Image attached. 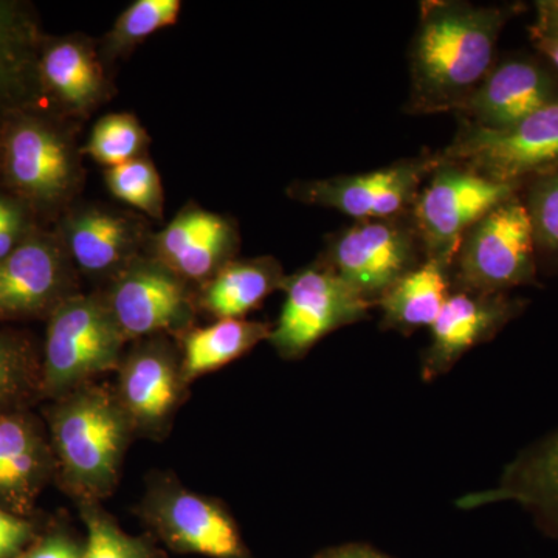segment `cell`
Here are the masks:
<instances>
[{
	"label": "cell",
	"mask_w": 558,
	"mask_h": 558,
	"mask_svg": "<svg viewBox=\"0 0 558 558\" xmlns=\"http://www.w3.org/2000/svg\"><path fill=\"white\" fill-rule=\"evenodd\" d=\"M271 326L252 319H216L204 328H191L180 333V365L183 381L199 379L215 373L252 351L263 340H269Z\"/></svg>",
	"instance_id": "obj_24"
},
{
	"label": "cell",
	"mask_w": 558,
	"mask_h": 558,
	"mask_svg": "<svg viewBox=\"0 0 558 558\" xmlns=\"http://www.w3.org/2000/svg\"><path fill=\"white\" fill-rule=\"evenodd\" d=\"M238 250L236 223L190 202L167 227L150 234L146 253L191 288L201 289L226 264L236 259Z\"/></svg>",
	"instance_id": "obj_16"
},
{
	"label": "cell",
	"mask_w": 558,
	"mask_h": 558,
	"mask_svg": "<svg viewBox=\"0 0 558 558\" xmlns=\"http://www.w3.org/2000/svg\"><path fill=\"white\" fill-rule=\"evenodd\" d=\"M457 269L461 292L508 293L537 282L534 233L519 194L468 231L459 245Z\"/></svg>",
	"instance_id": "obj_5"
},
{
	"label": "cell",
	"mask_w": 558,
	"mask_h": 558,
	"mask_svg": "<svg viewBox=\"0 0 558 558\" xmlns=\"http://www.w3.org/2000/svg\"><path fill=\"white\" fill-rule=\"evenodd\" d=\"M449 163L495 182L523 185L558 168V101L505 130L470 126L447 149Z\"/></svg>",
	"instance_id": "obj_8"
},
{
	"label": "cell",
	"mask_w": 558,
	"mask_h": 558,
	"mask_svg": "<svg viewBox=\"0 0 558 558\" xmlns=\"http://www.w3.org/2000/svg\"><path fill=\"white\" fill-rule=\"evenodd\" d=\"M83 157L72 121L44 108L0 117V189L27 204L44 226L78 202Z\"/></svg>",
	"instance_id": "obj_2"
},
{
	"label": "cell",
	"mask_w": 558,
	"mask_h": 558,
	"mask_svg": "<svg viewBox=\"0 0 558 558\" xmlns=\"http://www.w3.org/2000/svg\"><path fill=\"white\" fill-rule=\"evenodd\" d=\"M36 78L40 106L72 123L89 119L116 94L100 47L81 33L44 36Z\"/></svg>",
	"instance_id": "obj_13"
},
{
	"label": "cell",
	"mask_w": 558,
	"mask_h": 558,
	"mask_svg": "<svg viewBox=\"0 0 558 558\" xmlns=\"http://www.w3.org/2000/svg\"><path fill=\"white\" fill-rule=\"evenodd\" d=\"M281 290L284 304L269 341L284 359L304 357L328 333L365 318L373 306L323 264L286 277Z\"/></svg>",
	"instance_id": "obj_9"
},
{
	"label": "cell",
	"mask_w": 558,
	"mask_h": 558,
	"mask_svg": "<svg viewBox=\"0 0 558 558\" xmlns=\"http://www.w3.org/2000/svg\"><path fill=\"white\" fill-rule=\"evenodd\" d=\"M531 35L539 53L558 72V25L537 20L531 28Z\"/></svg>",
	"instance_id": "obj_35"
},
{
	"label": "cell",
	"mask_w": 558,
	"mask_h": 558,
	"mask_svg": "<svg viewBox=\"0 0 558 558\" xmlns=\"http://www.w3.org/2000/svg\"><path fill=\"white\" fill-rule=\"evenodd\" d=\"M78 277L54 230L40 227L0 260V323L49 318L80 293Z\"/></svg>",
	"instance_id": "obj_11"
},
{
	"label": "cell",
	"mask_w": 558,
	"mask_h": 558,
	"mask_svg": "<svg viewBox=\"0 0 558 558\" xmlns=\"http://www.w3.org/2000/svg\"><path fill=\"white\" fill-rule=\"evenodd\" d=\"M558 101V72L548 61L509 58L487 73L461 108L472 126L505 130Z\"/></svg>",
	"instance_id": "obj_18"
},
{
	"label": "cell",
	"mask_w": 558,
	"mask_h": 558,
	"mask_svg": "<svg viewBox=\"0 0 558 558\" xmlns=\"http://www.w3.org/2000/svg\"><path fill=\"white\" fill-rule=\"evenodd\" d=\"M182 11L180 0H137L113 22L98 44L106 64L123 60L154 33L171 27Z\"/></svg>",
	"instance_id": "obj_27"
},
{
	"label": "cell",
	"mask_w": 558,
	"mask_h": 558,
	"mask_svg": "<svg viewBox=\"0 0 558 558\" xmlns=\"http://www.w3.org/2000/svg\"><path fill=\"white\" fill-rule=\"evenodd\" d=\"M429 161H407L373 172L341 178L300 180L288 196L301 204L339 209L357 220L398 218L413 208Z\"/></svg>",
	"instance_id": "obj_15"
},
{
	"label": "cell",
	"mask_w": 558,
	"mask_h": 558,
	"mask_svg": "<svg viewBox=\"0 0 558 558\" xmlns=\"http://www.w3.org/2000/svg\"><path fill=\"white\" fill-rule=\"evenodd\" d=\"M44 226L27 204L0 189V260Z\"/></svg>",
	"instance_id": "obj_32"
},
{
	"label": "cell",
	"mask_w": 558,
	"mask_h": 558,
	"mask_svg": "<svg viewBox=\"0 0 558 558\" xmlns=\"http://www.w3.org/2000/svg\"><path fill=\"white\" fill-rule=\"evenodd\" d=\"M286 275L274 256L233 259L197 293V307L216 319H241L281 290Z\"/></svg>",
	"instance_id": "obj_23"
},
{
	"label": "cell",
	"mask_w": 558,
	"mask_h": 558,
	"mask_svg": "<svg viewBox=\"0 0 558 558\" xmlns=\"http://www.w3.org/2000/svg\"><path fill=\"white\" fill-rule=\"evenodd\" d=\"M524 183L526 199L523 204L531 219L538 263L542 260L558 270V168Z\"/></svg>",
	"instance_id": "obj_30"
},
{
	"label": "cell",
	"mask_w": 558,
	"mask_h": 558,
	"mask_svg": "<svg viewBox=\"0 0 558 558\" xmlns=\"http://www.w3.org/2000/svg\"><path fill=\"white\" fill-rule=\"evenodd\" d=\"M47 322L40 396L61 399L94 377L119 369L128 340L100 292L70 296Z\"/></svg>",
	"instance_id": "obj_4"
},
{
	"label": "cell",
	"mask_w": 558,
	"mask_h": 558,
	"mask_svg": "<svg viewBox=\"0 0 558 558\" xmlns=\"http://www.w3.org/2000/svg\"><path fill=\"white\" fill-rule=\"evenodd\" d=\"M315 558H391L385 556V554L379 553L371 546L366 545H357V543H352V545H343L337 546V548H330L323 550L322 554H318Z\"/></svg>",
	"instance_id": "obj_36"
},
{
	"label": "cell",
	"mask_w": 558,
	"mask_h": 558,
	"mask_svg": "<svg viewBox=\"0 0 558 558\" xmlns=\"http://www.w3.org/2000/svg\"><path fill=\"white\" fill-rule=\"evenodd\" d=\"M502 501L519 502L537 526L558 542V429L519 454L506 468L497 487L462 498L459 508Z\"/></svg>",
	"instance_id": "obj_20"
},
{
	"label": "cell",
	"mask_w": 558,
	"mask_h": 558,
	"mask_svg": "<svg viewBox=\"0 0 558 558\" xmlns=\"http://www.w3.org/2000/svg\"><path fill=\"white\" fill-rule=\"evenodd\" d=\"M17 558H83V546L68 532L57 531L28 546Z\"/></svg>",
	"instance_id": "obj_34"
},
{
	"label": "cell",
	"mask_w": 558,
	"mask_h": 558,
	"mask_svg": "<svg viewBox=\"0 0 558 558\" xmlns=\"http://www.w3.org/2000/svg\"><path fill=\"white\" fill-rule=\"evenodd\" d=\"M109 193L143 218L161 220L165 216L163 183L149 154L105 171Z\"/></svg>",
	"instance_id": "obj_29"
},
{
	"label": "cell",
	"mask_w": 558,
	"mask_h": 558,
	"mask_svg": "<svg viewBox=\"0 0 558 558\" xmlns=\"http://www.w3.org/2000/svg\"><path fill=\"white\" fill-rule=\"evenodd\" d=\"M53 230L78 274L105 282L143 255L153 234L138 213L100 202H76Z\"/></svg>",
	"instance_id": "obj_12"
},
{
	"label": "cell",
	"mask_w": 558,
	"mask_h": 558,
	"mask_svg": "<svg viewBox=\"0 0 558 558\" xmlns=\"http://www.w3.org/2000/svg\"><path fill=\"white\" fill-rule=\"evenodd\" d=\"M520 190L449 161L438 165L411 208L414 230L428 258L450 267L468 231Z\"/></svg>",
	"instance_id": "obj_6"
},
{
	"label": "cell",
	"mask_w": 558,
	"mask_h": 558,
	"mask_svg": "<svg viewBox=\"0 0 558 558\" xmlns=\"http://www.w3.org/2000/svg\"><path fill=\"white\" fill-rule=\"evenodd\" d=\"M44 36L32 5L0 0V117L11 110L43 108L36 64Z\"/></svg>",
	"instance_id": "obj_22"
},
{
	"label": "cell",
	"mask_w": 558,
	"mask_h": 558,
	"mask_svg": "<svg viewBox=\"0 0 558 558\" xmlns=\"http://www.w3.org/2000/svg\"><path fill=\"white\" fill-rule=\"evenodd\" d=\"M132 432L119 399L105 388L84 385L58 399L51 450L64 486L83 502L112 494Z\"/></svg>",
	"instance_id": "obj_3"
},
{
	"label": "cell",
	"mask_w": 558,
	"mask_h": 558,
	"mask_svg": "<svg viewBox=\"0 0 558 558\" xmlns=\"http://www.w3.org/2000/svg\"><path fill=\"white\" fill-rule=\"evenodd\" d=\"M128 341L193 328L197 293L148 253L137 256L100 292Z\"/></svg>",
	"instance_id": "obj_7"
},
{
	"label": "cell",
	"mask_w": 558,
	"mask_h": 558,
	"mask_svg": "<svg viewBox=\"0 0 558 558\" xmlns=\"http://www.w3.org/2000/svg\"><path fill=\"white\" fill-rule=\"evenodd\" d=\"M418 248L413 222L359 220L332 238L322 264L363 300L377 304L398 279L418 266Z\"/></svg>",
	"instance_id": "obj_10"
},
{
	"label": "cell",
	"mask_w": 558,
	"mask_h": 558,
	"mask_svg": "<svg viewBox=\"0 0 558 558\" xmlns=\"http://www.w3.org/2000/svg\"><path fill=\"white\" fill-rule=\"evenodd\" d=\"M145 519L168 548L208 558H252L234 520L211 499L167 483L146 497Z\"/></svg>",
	"instance_id": "obj_14"
},
{
	"label": "cell",
	"mask_w": 558,
	"mask_h": 558,
	"mask_svg": "<svg viewBox=\"0 0 558 558\" xmlns=\"http://www.w3.org/2000/svg\"><path fill=\"white\" fill-rule=\"evenodd\" d=\"M149 143L148 131L137 117L116 112L101 117L94 124L86 145L81 146V153L109 170L146 156Z\"/></svg>",
	"instance_id": "obj_28"
},
{
	"label": "cell",
	"mask_w": 558,
	"mask_h": 558,
	"mask_svg": "<svg viewBox=\"0 0 558 558\" xmlns=\"http://www.w3.org/2000/svg\"><path fill=\"white\" fill-rule=\"evenodd\" d=\"M526 303L508 293L458 292L450 295L432 326V343L422 362L424 380H435L453 368L470 349L494 339L519 317Z\"/></svg>",
	"instance_id": "obj_19"
},
{
	"label": "cell",
	"mask_w": 558,
	"mask_h": 558,
	"mask_svg": "<svg viewBox=\"0 0 558 558\" xmlns=\"http://www.w3.org/2000/svg\"><path fill=\"white\" fill-rule=\"evenodd\" d=\"M509 9L432 2L422 10L413 50V102L421 110L461 108L494 68Z\"/></svg>",
	"instance_id": "obj_1"
},
{
	"label": "cell",
	"mask_w": 558,
	"mask_h": 558,
	"mask_svg": "<svg viewBox=\"0 0 558 558\" xmlns=\"http://www.w3.org/2000/svg\"><path fill=\"white\" fill-rule=\"evenodd\" d=\"M185 381L180 355L165 336L137 340L119 366L117 399L132 428L159 435L170 424Z\"/></svg>",
	"instance_id": "obj_17"
},
{
	"label": "cell",
	"mask_w": 558,
	"mask_h": 558,
	"mask_svg": "<svg viewBox=\"0 0 558 558\" xmlns=\"http://www.w3.org/2000/svg\"><path fill=\"white\" fill-rule=\"evenodd\" d=\"M54 464L36 418L22 411L0 417V508L27 517Z\"/></svg>",
	"instance_id": "obj_21"
},
{
	"label": "cell",
	"mask_w": 558,
	"mask_h": 558,
	"mask_svg": "<svg viewBox=\"0 0 558 558\" xmlns=\"http://www.w3.org/2000/svg\"><path fill=\"white\" fill-rule=\"evenodd\" d=\"M43 352L31 333L0 330V417L40 396Z\"/></svg>",
	"instance_id": "obj_26"
},
{
	"label": "cell",
	"mask_w": 558,
	"mask_h": 558,
	"mask_svg": "<svg viewBox=\"0 0 558 558\" xmlns=\"http://www.w3.org/2000/svg\"><path fill=\"white\" fill-rule=\"evenodd\" d=\"M35 538V526L27 517L0 508V558H17Z\"/></svg>",
	"instance_id": "obj_33"
},
{
	"label": "cell",
	"mask_w": 558,
	"mask_h": 558,
	"mask_svg": "<svg viewBox=\"0 0 558 558\" xmlns=\"http://www.w3.org/2000/svg\"><path fill=\"white\" fill-rule=\"evenodd\" d=\"M81 517L87 527L83 558H160L149 542L121 531L95 502H83Z\"/></svg>",
	"instance_id": "obj_31"
},
{
	"label": "cell",
	"mask_w": 558,
	"mask_h": 558,
	"mask_svg": "<svg viewBox=\"0 0 558 558\" xmlns=\"http://www.w3.org/2000/svg\"><path fill=\"white\" fill-rule=\"evenodd\" d=\"M446 264L427 258L403 275L379 300L384 328L413 332L433 326L450 299Z\"/></svg>",
	"instance_id": "obj_25"
},
{
	"label": "cell",
	"mask_w": 558,
	"mask_h": 558,
	"mask_svg": "<svg viewBox=\"0 0 558 558\" xmlns=\"http://www.w3.org/2000/svg\"><path fill=\"white\" fill-rule=\"evenodd\" d=\"M537 20L548 22V24L558 25V0L539 2Z\"/></svg>",
	"instance_id": "obj_37"
}]
</instances>
